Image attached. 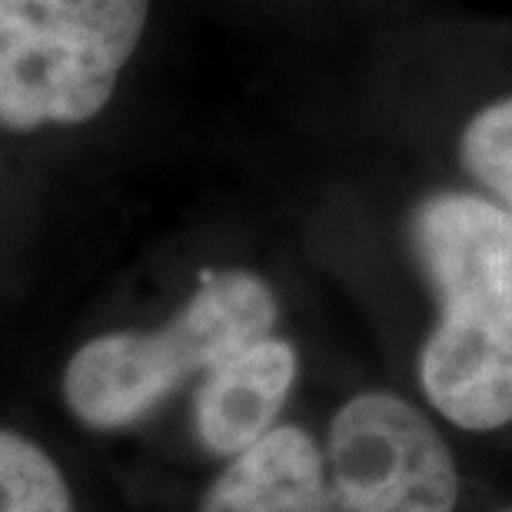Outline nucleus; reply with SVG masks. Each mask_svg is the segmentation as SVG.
Instances as JSON below:
<instances>
[{
    "instance_id": "obj_1",
    "label": "nucleus",
    "mask_w": 512,
    "mask_h": 512,
    "mask_svg": "<svg viewBox=\"0 0 512 512\" xmlns=\"http://www.w3.org/2000/svg\"><path fill=\"white\" fill-rule=\"evenodd\" d=\"M280 303L260 273L227 266L200 273L187 303L150 330H107L67 356L57 396L90 436H127L150 426L173 399L276 333Z\"/></svg>"
},
{
    "instance_id": "obj_2",
    "label": "nucleus",
    "mask_w": 512,
    "mask_h": 512,
    "mask_svg": "<svg viewBox=\"0 0 512 512\" xmlns=\"http://www.w3.org/2000/svg\"><path fill=\"white\" fill-rule=\"evenodd\" d=\"M150 0H0V127L87 124L114 97Z\"/></svg>"
},
{
    "instance_id": "obj_3",
    "label": "nucleus",
    "mask_w": 512,
    "mask_h": 512,
    "mask_svg": "<svg viewBox=\"0 0 512 512\" xmlns=\"http://www.w3.org/2000/svg\"><path fill=\"white\" fill-rule=\"evenodd\" d=\"M323 456L333 512H456L459 473L446 439L396 393L346 399Z\"/></svg>"
},
{
    "instance_id": "obj_4",
    "label": "nucleus",
    "mask_w": 512,
    "mask_h": 512,
    "mask_svg": "<svg viewBox=\"0 0 512 512\" xmlns=\"http://www.w3.org/2000/svg\"><path fill=\"white\" fill-rule=\"evenodd\" d=\"M409 250L439 316L512 336V210L493 197L439 190L409 213Z\"/></svg>"
},
{
    "instance_id": "obj_5",
    "label": "nucleus",
    "mask_w": 512,
    "mask_h": 512,
    "mask_svg": "<svg viewBox=\"0 0 512 512\" xmlns=\"http://www.w3.org/2000/svg\"><path fill=\"white\" fill-rule=\"evenodd\" d=\"M300 376L286 336H263L217 366L190 396V436L207 459L227 463L280 423Z\"/></svg>"
},
{
    "instance_id": "obj_6",
    "label": "nucleus",
    "mask_w": 512,
    "mask_h": 512,
    "mask_svg": "<svg viewBox=\"0 0 512 512\" xmlns=\"http://www.w3.org/2000/svg\"><path fill=\"white\" fill-rule=\"evenodd\" d=\"M419 383L459 429L486 433L512 423V336L439 316L419 353Z\"/></svg>"
},
{
    "instance_id": "obj_7",
    "label": "nucleus",
    "mask_w": 512,
    "mask_h": 512,
    "mask_svg": "<svg viewBox=\"0 0 512 512\" xmlns=\"http://www.w3.org/2000/svg\"><path fill=\"white\" fill-rule=\"evenodd\" d=\"M197 512H333L320 439L303 426L276 423L220 463Z\"/></svg>"
},
{
    "instance_id": "obj_8",
    "label": "nucleus",
    "mask_w": 512,
    "mask_h": 512,
    "mask_svg": "<svg viewBox=\"0 0 512 512\" xmlns=\"http://www.w3.org/2000/svg\"><path fill=\"white\" fill-rule=\"evenodd\" d=\"M0 512H87L67 449L10 419H0Z\"/></svg>"
},
{
    "instance_id": "obj_9",
    "label": "nucleus",
    "mask_w": 512,
    "mask_h": 512,
    "mask_svg": "<svg viewBox=\"0 0 512 512\" xmlns=\"http://www.w3.org/2000/svg\"><path fill=\"white\" fill-rule=\"evenodd\" d=\"M459 163L489 197L512 210V97L483 107L463 127Z\"/></svg>"
}]
</instances>
